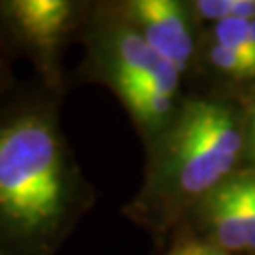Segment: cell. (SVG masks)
I'll use <instances>...</instances> for the list:
<instances>
[{
	"label": "cell",
	"mask_w": 255,
	"mask_h": 255,
	"mask_svg": "<svg viewBox=\"0 0 255 255\" xmlns=\"http://www.w3.org/2000/svg\"><path fill=\"white\" fill-rule=\"evenodd\" d=\"M255 128V112H254V121H252V130Z\"/></svg>",
	"instance_id": "9a60e30c"
},
{
	"label": "cell",
	"mask_w": 255,
	"mask_h": 255,
	"mask_svg": "<svg viewBox=\"0 0 255 255\" xmlns=\"http://www.w3.org/2000/svg\"><path fill=\"white\" fill-rule=\"evenodd\" d=\"M238 183L242 185V189L248 193V197L255 204V178H244V180H238Z\"/></svg>",
	"instance_id": "7c38bea8"
},
{
	"label": "cell",
	"mask_w": 255,
	"mask_h": 255,
	"mask_svg": "<svg viewBox=\"0 0 255 255\" xmlns=\"http://www.w3.org/2000/svg\"><path fill=\"white\" fill-rule=\"evenodd\" d=\"M248 36H250L252 49H254V53H255V19H250V21H248Z\"/></svg>",
	"instance_id": "4fadbf2b"
},
{
	"label": "cell",
	"mask_w": 255,
	"mask_h": 255,
	"mask_svg": "<svg viewBox=\"0 0 255 255\" xmlns=\"http://www.w3.org/2000/svg\"><path fill=\"white\" fill-rule=\"evenodd\" d=\"M214 36H216L218 46H223L238 53L255 68V53L252 49L250 36H248L246 19H223V21H219L214 28Z\"/></svg>",
	"instance_id": "52a82bcc"
},
{
	"label": "cell",
	"mask_w": 255,
	"mask_h": 255,
	"mask_svg": "<svg viewBox=\"0 0 255 255\" xmlns=\"http://www.w3.org/2000/svg\"><path fill=\"white\" fill-rule=\"evenodd\" d=\"M187 244H189V250H191L193 255H225V254H223V250L214 248V246H208V244H204V242L187 240Z\"/></svg>",
	"instance_id": "8fae6325"
},
{
	"label": "cell",
	"mask_w": 255,
	"mask_h": 255,
	"mask_svg": "<svg viewBox=\"0 0 255 255\" xmlns=\"http://www.w3.org/2000/svg\"><path fill=\"white\" fill-rule=\"evenodd\" d=\"M250 153L255 159V128L252 130V142H250Z\"/></svg>",
	"instance_id": "5bb4252c"
},
{
	"label": "cell",
	"mask_w": 255,
	"mask_h": 255,
	"mask_svg": "<svg viewBox=\"0 0 255 255\" xmlns=\"http://www.w3.org/2000/svg\"><path fill=\"white\" fill-rule=\"evenodd\" d=\"M153 157L134 212L161 223L178 202L204 195L235 166L242 134L231 112L216 102H187L155 136Z\"/></svg>",
	"instance_id": "7a4b0ae2"
},
{
	"label": "cell",
	"mask_w": 255,
	"mask_h": 255,
	"mask_svg": "<svg viewBox=\"0 0 255 255\" xmlns=\"http://www.w3.org/2000/svg\"><path fill=\"white\" fill-rule=\"evenodd\" d=\"M210 55H212V63L216 64L221 72L229 74L233 78H252V76H255L254 66L248 61H244L238 53L227 49V47L214 44Z\"/></svg>",
	"instance_id": "9c48e42d"
},
{
	"label": "cell",
	"mask_w": 255,
	"mask_h": 255,
	"mask_svg": "<svg viewBox=\"0 0 255 255\" xmlns=\"http://www.w3.org/2000/svg\"><path fill=\"white\" fill-rule=\"evenodd\" d=\"M0 255H4V254H0Z\"/></svg>",
	"instance_id": "2e32d148"
},
{
	"label": "cell",
	"mask_w": 255,
	"mask_h": 255,
	"mask_svg": "<svg viewBox=\"0 0 255 255\" xmlns=\"http://www.w3.org/2000/svg\"><path fill=\"white\" fill-rule=\"evenodd\" d=\"M11 63H13V57L8 53V49L0 42V95L11 91L19 83L17 76L11 68Z\"/></svg>",
	"instance_id": "30bf717a"
},
{
	"label": "cell",
	"mask_w": 255,
	"mask_h": 255,
	"mask_svg": "<svg viewBox=\"0 0 255 255\" xmlns=\"http://www.w3.org/2000/svg\"><path fill=\"white\" fill-rule=\"evenodd\" d=\"M89 23L85 38L93 72L112 85L130 118L155 138L174 118L182 74L147 44L118 6L99 9Z\"/></svg>",
	"instance_id": "3957f363"
},
{
	"label": "cell",
	"mask_w": 255,
	"mask_h": 255,
	"mask_svg": "<svg viewBox=\"0 0 255 255\" xmlns=\"http://www.w3.org/2000/svg\"><path fill=\"white\" fill-rule=\"evenodd\" d=\"M119 9L166 63L180 74L187 70L195 42L182 4L174 0H132Z\"/></svg>",
	"instance_id": "5b68a950"
},
{
	"label": "cell",
	"mask_w": 255,
	"mask_h": 255,
	"mask_svg": "<svg viewBox=\"0 0 255 255\" xmlns=\"http://www.w3.org/2000/svg\"><path fill=\"white\" fill-rule=\"evenodd\" d=\"M208 218L221 250H229V252L246 250V227L238 208L233 182L223 183L218 189H214L208 201Z\"/></svg>",
	"instance_id": "8992f818"
},
{
	"label": "cell",
	"mask_w": 255,
	"mask_h": 255,
	"mask_svg": "<svg viewBox=\"0 0 255 255\" xmlns=\"http://www.w3.org/2000/svg\"><path fill=\"white\" fill-rule=\"evenodd\" d=\"M195 9L216 23L223 19H255V0H199Z\"/></svg>",
	"instance_id": "ba28073f"
},
{
	"label": "cell",
	"mask_w": 255,
	"mask_h": 255,
	"mask_svg": "<svg viewBox=\"0 0 255 255\" xmlns=\"http://www.w3.org/2000/svg\"><path fill=\"white\" fill-rule=\"evenodd\" d=\"M34 78L0 95V254L55 255L87 204L59 123Z\"/></svg>",
	"instance_id": "6da1fadb"
},
{
	"label": "cell",
	"mask_w": 255,
	"mask_h": 255,
	"mask_svg": "<svg viewBox=\"0 0 255 255\" xmlns=\"http://www.w3.org/2000/svg\"><path fill=\"white\" fill-rule=\"evenodd\" d=\"M83 23V6L74 0H0V42L57 97L64 87V47Z\"/></svg>",
	"instance_id": "277c9868"
}]
</instances>
